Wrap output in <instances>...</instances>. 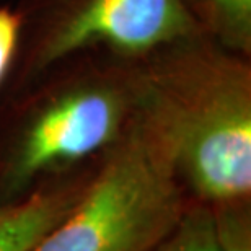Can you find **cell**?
I'll list each match as a JSON object with an SVG mask.
<instances>
[{
  "instance_id": "cell-1",
  "label": "cell",
  "mask_w": 251,
  "mask_h": 251,
  "mask_svg": "<svg viewBox=\"0 0 251 251\" xmlns=\"http://www.w3.org/2000/svg\"><path fill=\"white\" fill-rule=\"evenodd\" d=\"M140 62L77 65L0 106V212L95 168L130 132L147 95Z\"/></svg>"
},
{
  "instance_id": "cell-2",
  "label": "cell",
  "mask_w": 251,
  "mask_h": 251,
  "mask_svg": "<svg viewBox=\"0 0 251 251\" xmlns=\"http://www.w3.org/2000/svg\"><path fill=\"white\" fill-rule=\"evenodd\" d=\"M145 64V108L193 201L247 204L251 193V74L242 59L199 43Z\"/></svg>"
},
{
  "instance_id": "cell-3",
  "label": "cell",
  "mask_w": 251,
  "mask_h": 251,
  "mask_svg": "<svg viewBox=\"0 0 251 251\" xmlns=\"http://www.w3.org/2000/svg\"><path fill=\"white\" fill-rule=\"evenodd\" d=\"M193 199L149 116L101 158L77 202L29 251H150Z\"/></svg>"
},
{
  "instance_id": "cell-4",
  "label": "cell",
  "mask_w": 251,
  "mask_h": 251,
  "mask_svg": "<svg viewBox=\"0 0 251 251\" xmlns=\"http://www.w3.org/2000/svg\"><path fill=\"white\" fill-rule=\"evenodd\" d=\"M199 29L188 0H64L41 26L26 64L46 70L95 46L144 61Z\"/></svg>"
},
{
  "instance_id": "cell-5",
  "label": "cell",
  "mask_w": 251,
  "mask_h": 251,
  "mask_svg": "<svg viewBox=\"0 0 251 251\" xmlns=\"http://www.w3.org/2000/svg\"><path fill=\"white\" fill-rule=\"evenodd\" d=\"M95 168L49 184L23 202L2 210L0 251L31 250L72 209Z\"/></svg>"
},
{
  "instance_id": "cell-6",
  "label": "cell",
  "mask_w": 251,
  "mask_h": 251,
  "mask_svg": "<svg viewBox=\"0 0 251 251\" xmlns=\"http://www.w3.org/2000/svg\"><path fill=\"white\" fill-rule=\"evenodd\" d=\"M196 20L230 49L248 51L251 43V0H193Z\"/></svg>"
},
{
  "instance_id": "cell-7",
  "label": "cell",
  "mask_w": 251,
  "mask_h": 251,
  "mask_svg": "<svg viewBox=\"0 0 251 251\" xmlns=\"http://www.w3.org/2000/svg\"><path fill=\"white\" fill-rule=\"evenodd\" d=\"M150 251H220L212 207L193 201L176 227Z\"/></svg>"
},
{
  "instance_id": "cell-8",
  "label": "cell",
  "mask_w": 251,
  "mask_h": 251,
  "mask_svg": "<svg viewBox=\"0 0 251 251\" xmlns=\"http://www.w3.org/2000/svg\"><path fill=\"white\" fill-rule=\"evenodd\" d=\"M247 204L212 207L215 237L220 251H251Z\"/></svg>"
},
{
  "instance_id": "cell-9",
  "label": "cell",
  "mask_w": 251,
  "mask_h": 251,
  "mask_svg": "<svg viewBox=\"0 0 251 251\" xmlns=\"http://www.w3.org/2000/svg\"><path fill=\"white\" fill-rule=\"evenodd\" d=\"M23 31V15L10 8H0V85L7 78L18 52Z\"/></svg>"
}]
</instances>
